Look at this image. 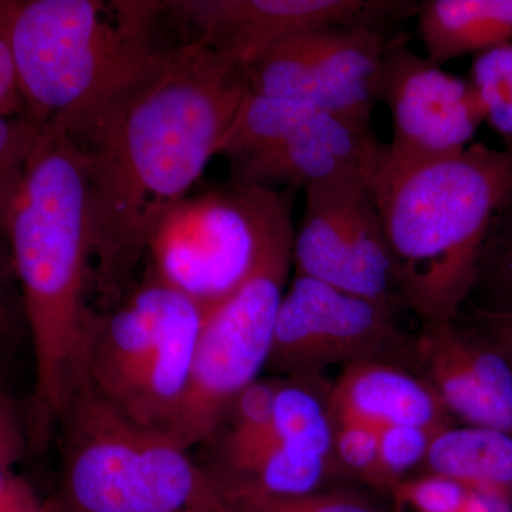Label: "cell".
<instances>
[{
	"instance_id": "603a6c76",
	"label": "cell",
	"mask_w": 512,
	"mask_h": 512,
	"mask_svg": "<svg viewBox=\"0 0 512 512\" xmlns=\"http://www.w3.org/2000/svg\"><path fill=\"white\" fill-rule=\"evenodd\" d=\"M473 298L478 312L512 315V229L491 224L468 301Z\"/></svg>"
},
{
	"instance_id": "e0dca14e",
	"label": "cell",
	"mask_w": 512,
	"mask_h": 512,
	"mask_svg": "<svg viewBox=\"0 0 512 512\" xmlns=\"http://www.w3.org/2000/svg\"><path fill=\"white\" fill-rule=\"evenodd\" d=\"M205 311L180 293L161 336L156 356L144 370L123 407L131 419L165 430L180 409L187 392L195 346Z\"/></svg>"
},
{
	"instance_id": "4dcf8cb0",
	"label": "cell",
	"mask_w": 512,
	"mask_h": 512,
	"mask_svg": "<svg viewBox=\"0 0 512 512\" xmlns=\"http://www.w3.org/2000/svg\"><path fill=\"white\" fill-rule=\"evenodd\" d=\"M28 158H13L0 163V237H5L10 211L18 198Z\"/></svg>"
},
{
	"instance_id": "ffe728a7",
	"label": "cell",
	"mask_w": 512,
	"mask_h": 512,
	"mask_svg": "<svg viewBox=\"0 0 512 512\" xmlns=\"http://www.w3.org/2000/svg\"><path fill=\"white\" fill-rule=\"evenodd\" d=\"M278 377V376H276ZM271 429L275 439L332 461L335 457V421L328 399L301 377H278Z\"/></svg>"
},
{
	"instance_id": "7c38bea8",
	"label": "cell",
	"mask_w": 512,
	"mask_h": 512,
	"mask_svg": "<svg viewBox=\"0 0 512 512\" xmlns=\"http://www.w3.org/2000/svg\"><path fill=\"white\" fill-rule=\"evenodd\" d=\"M419 5L397 0H173L164 2V18L190 29V40L245 66L296 33L323 26L384 29L416 16Z\"/></svg>"
},
{
	"instance_id": "30bf717a",
	"label": "cell",
	"mask_w": 512,
	"mask_h": 512,
	"mask_svg": "<svg viewBox=\"0 0 512 512\" xmlns=\"http://www.w3.org/2000/svg\"><path fill=\"white\" fill-rule=\"evenodd\" d=\"M389 37L372 26H323L269 46L245 64L249 92L370 124Z\"/></svg>"
},
{
	"instance_id": "d6a6232c",
	"label": "cell",
	"mask_w": 512,
	"mask_h": 512,
	"mask_svg": "<svg viewBox=\"0 0 512 512\" xmlns=\"http://www.w3.org/2000/svg\"><path fill=\"white\" fill-rule=\"evenodd\" d=\"M493 224L497 227L512 229V188L503 207L495 214Z\"/></svg>"
},
{
	"instance_id": "d6986e66",
	"label": "cell",
	"mask_w": 512,
	"mask_h": 512,
	"mask_svg": "<svg viewBox=\"0 0 512 512\" xmlns=\"http://www.w3.org/2000/svg\"><path fill=\"white\" fill-rule=\"evenodd\" d=\"M431 474L470 488L512 491V434L490 427H444L431 439Z\"/></svg>"
},
{
	"instance_id": "277c9868",
	"label": "cell",
	"mask_w": 512,
	"mask_h": 512,
	"mask_svg": "<svg viewBox=\"0 0 512 512\" xmlns=\"http://www.w3.org/2000/svg\"><path fill=\"white\" fill-rule=\"evenodd\" d=\"M157 0H18L12 52L26 114L67 130L148 72L158 46Z\"/></svg>"
},
{
	"instance_id": "484cf974",
	"label": "cell",
	"mask_w": 512,
	"mask_h": 512,
	"mask_svg": "<svg viewBox=\"0 0 512 512\" xmlns=\"http://www.w3.org/2000/svg\"><path fill=\"white\" fill-rule=\"evenodd\" d=\"M390 490L400 512H461L471 488L451 478L430 474L400 481Z\"/></svg>"
},
{
	"instance_id": "f546056e",
	"label": "cell",
	"mask_w": 512,
	"mask_h": 512,
	"mask_svg": "<svg viewBox=\"0 0 512 512\" xmlns=\"http://www.w3.org/2000/svg\"><path fill=\"white\" fill-rule=\"evenodd\" d=\"M0 512H50L32 485L0 463Z\"/></svg>"
},
{
	"instance_id": "8fae6325",
	"label": "cell",
	"mask_w": 512,
	"mask_h": 512,
	"mask_svg": "<svg viewBox=\"0 0 512 512\" xmlns=\"http://www.w3.org/2000/svg\"><path fill=\"white\" fill-rule=\"evenodd\" d=\"M376 100L392 117L386 156L396 161H431L456 156L470 146L484 123L473 86L421 57L402 36L384 49Z\"/></svg>"
},
{
	"instance_id": "f1b7e54d",
	"label": "cell",
	"mask_w": 512,
	"mask_h": 512,
	"mask_svg": "<svg viewBox=\"0 0 512 512\" xmlns=\"http://www.w3.org/2000/svg\"><path fill=\"white\" fill-rule=\"evenodd\" d=\"M42 128L28 114L8 116L0 113V163L28 157Z\"/></svg>"
},
{
	"instance_id": "7402d4cb",
	"label": "cell",
	"mask_w": 512,
	"mask_h": 512,
	"mask_svg": "<svg viewBox=\"0 0 512 512\" xmlns=\"http://www.w3.org/2000/svg\"><path fill=\"white\" fill-rule=\"evenodd\" d=\"M484 111V121L512 153V45L490 47L473 56L468 79Z\"/></svg>"
},
{
	"instance_id": "9c48e42d",
	"label": "cell",
	"mask_w": 512,
	"mask_h": 512,
	"mask_svg": "<svg viewBox=\"0 0 512 512\" xmlns=\"http://www.w3.org/2000/svg\"><path fill=\"white\" fill-rule=\"evenodd\" d=\"M303 191L292 244L296 275L393 309L400 298L369 173L340 175Z\"/></svg>"
},
{
	"instance_id": "5bb4252c",
	"label": "cell",
	"mask_w": 512,
	"mask_h": 512,
	"mask_svg": "<svg viewBox=\"0 0 512 512\" xmlns=\"http://www.w3.org/2000/svg\"><path fill=\"white\" fill-rule=\"evenodd\" d=\"M382 146L370 124L313 110L271 146L229 163V181L303 190L340 175L370 174Z\"/></svg>"
},
{
	"instance_id": "44dd1931",
	"label": "cell",
	"mask_w": 512,
	"mask_h": 512,
	"mask_svg": "<svg viewBox=\"0 0 512 512\" xmlns=\"http://www.w3.org/2000/svg\"><path fill=\"white\" fill-rule=\"evenodd\" d=\"M234 512H382L362 495L330 491L305 495H275L237 478L207 470Z\"/></svg>"
},
{
	"instance_id": "5b68a950",
	"label": "cell",
	"mask_w": 512,
	"mask_h": 512,
	"mask_svg": "<svg viewBox=\"0 0 512 512\" xmlns=\"http://www.w3.org/2000/svg\"><path fill=\"white\" fill-rule=\"evenodd\" d=\"M69 512H234L207 468L80 380L60 417Z\"/></svg>"
},
{
	"instance_id": "6da1fadb",
	"label": "cell",
	"mask_w": 512,
	"mask_h": 512,
	"mask_svg": "<svg viewBox=\"0 0 512 512\" xmlns=\"http://www.w3.org/2000/svg\"><path fill=\"white\" fill-rule=\"evenodd\" d=\"M248 92L241 63L188 39L63 130L86 164L92 289L104 311L136 289L154 232L217 156Z\"/></svg>"
},
{
	"instance_id": "4fadbf2b",
	"label": "cell",
	"mask_w": 512,
	"mask_h": 512,
	"mask_svg": "<svg viewBox=\"0 0 512 512\" xmlns=\"http://www.w3.org/2000/svg\"><path fill=\"white\" fill-rule=\"evenodd\" d=\"M417 360L448 413L512 434V360L503 349L454 319L424 325Z\"/></svg>"
},
{
	"instance_id": "52a82bcc",
	"label": "cell",
	"mask_w": 512,
	"mask_h": 512,
	"mask_svg": "<svg viewBox=\"0 0 512 512\" xmlns=\"http://www.w3.org/2000/svg\"><path fill=\"white\" fill-rule=\"evenodd\" d=\"M292 244L293 238L272 249L237 291L205 311L187 392L164 430L185 450L210 444L231 404L266 369Z\"/></svg>"
},
{
	"instance_id": "83f0119b",
	"label": "cell",
	"mask_w": 512,
	"mask_h": 512,
	"mask_svg": "<svg viewBox=\"0 0 512 512\" xmlns=\"http://www.w3.org/2000/svg\"><path fill=\"white\" fill-rule=\"evenodd\" d=\"M26 423L18 412L8 392L0 394V463H18L28 451Z\"/></svg>"
},
{
	"instance_id": "ac0fdd59",
	"label": "cell",
	"mask_w": 512,
	"mask_h": 512,
	"mask_svg": "<svg viewBox=\"0 0 512 512\" xmlns=\"http://www.w3.org/2000/svg\"><path fill=\"white\" fill-rule=\"evenodd\" d=\"M427 59L443 64L512 45V0H424L416 13Z\"/></svg>"
},
{
	"instance_id": "7a4b0ae2",
	"label": "cell",
	"mask_w": 512,
	"mask_h": 512,
	"mask_svg": "<svg viewBox=\"0 0 512 512\" xmlns=\"http://www.w3.org/2000/svg\"><path fill=\"white\" fill-rule=\"evenodd\" d=\"M35 355L26 420L29 448L43 451L82 379L96 312L86 164L60 128L45 126L30 151L5 229Z\"/></svg>"
},
{
	"instance_id": "9a60e30c",
	"label": "cell",
	"mask_w": 512,
	"mask_h": 512,
	"mask_svg": "<svg viewBox=\"0 0 512 512\" xmlns=\"http://www.w3.org/2000/svg\"><path fill=\"white\" fill-rule=\"evenodd\" d=\"M178 295L171 286L146 274L120 305L94 315L84 348L82 379L119 409L126 406L156 356Z\"/></svg>"
},
{
	"instance_id": "2e32d148",
	"label": "cell",
	"mask_w": 512,
	"mask_h": 512,
	"mask_svg": "<svg viewBox=\"0 0 512 512\" xmlns=\"http://www.w3.org/2000/svg\"><path fill=\"white\" fill-rule=\"evenodd\" d=\"M333 420L356 419L373 426H416L437 433L448 412L427 379L407 367L362 362L343 369L328 394Z\"/></svg>"
},
{
	"instance_id": "3957f363",
	"label": "cell",
	"mask_w": 512,
	"mask_h": 512,
	"mask_svg": "<svg viewBox=\"0 0 512 512\" xmlns=\"http://www.w3.org/2000/svg\"><path fill=\"white\" fill-rule=\"evenodd\" d=\"M386 143L369 178L400 302L424 325L463 312L495 214L512 188V153L484 143L456 156L396 161Z\"/></svg>"
},
{
	"instance_id": "836d02e7",
	"label": "cell",
	"mask_w": 512,
	"mask_h": 512,
	"mask_svg": "<svg viewBox=\"0 0 512 512\" xmlns=\"http://www.w3.org/2000/svg\"><path fill=\"white\" fill-rule=\"evenodd\" d=\"M6 392H8V390H6L5 382H3V377L0 375V394Z\"/></svg>"
},
{
	"instance_id": "8992f818",
	"label": "cell",
	"mask_w": 512,
	"mask_h": 512,
	"mask_svg": "<svg viewBox=\"0 0 512 512\" xmlns=\"http://www.w3.org/2000/svg\"><path fill=\"white\" fill-rule=\"evenodd\" d=\"M293 235L292 190L229 181L165 217L148 247L147 274L208 311Z\"/></svg>"
},
{
	"instance_id": "4316f807",
	"label": "cell",
	"mask_w": 512,
	"mask_h": 512,
	"mask_svg": "<svg viewBox=\"0 0 512 512\" xmlns=\"http://www.w3.org/2000/svg\"><path fill=\"white\" fill-rule=\"evenodd\" d=\"M18 0H0V113L26 116L12 52V23Z\"/></svg>"
},
{
	"instance_id": "d4e9b609",
	"label": "cell",
	"mask_w": 512,
	"mask_h": 512,
	"mask_svg": "<svg viewBox=\"0 0 512 512\" xmlns=\"http://www.w3.org/2000/svg\"><path fill=\"white\" fill-rule=\"evenodd\" d=\"M335 457L367 483L383 487L379 467L380 427L356 419H335Z\"/></svg>"
},
{
	"instance_id": "cb8c5ba5",
	"label": "cell",
	"mask_w": 512,
	"mask_h": 512,
	"mask_svg": "<svg viewBox=\"0 0 512 512\" xmlns=\"http://www.w3.org/2000/svg\"><path fill=\"white\" fill-rule=\"evenodd\" d=\"M436 433L416 426H386L379 433V467L382 485L392 488L409 471L426 463Z\"/></svg>"
},
{
	"instance_id": "1f68e13d",
	"label": "cell",
	"mask_w": 512,
	"mask_h": 512,
	"mask_svg": "<svg viewBox=\"0 0 512 512\" xmlns=\"http://www.w3.org/2000/svg\"><path fill=\"white\" fill-rule=\"evenodd\" d=\"M2 238L0 237V345L10 338L18 320L8 291V256L3 248Z\"/></svg>"
},
{
	"instance_id": "ba28073f",
	"label": "cell",
	"mask_w": 512,
	"mask_h": 512,
	"mask_svg": "<svg viewBox=\"0 0 512 512\" xmlns=\"http://www.w3.org/2000/svg\"><path fill=\"white\" fill-rule=\"evenodd\" d=\"M417 360V339L407 336L393 309L296 275L286 289L266 369L278 377L312 379L326 367Z\"/></svg>"
}]
</instances>
